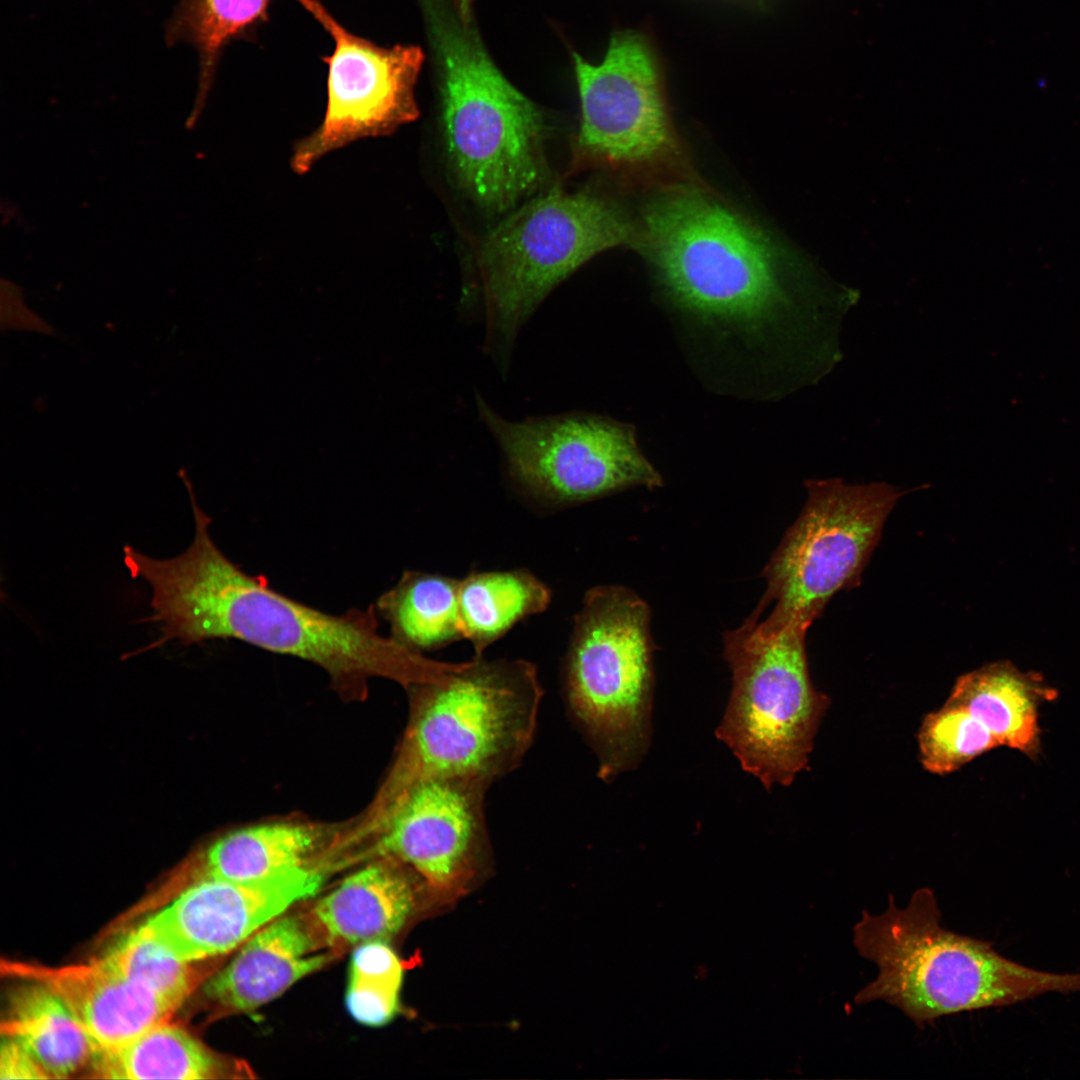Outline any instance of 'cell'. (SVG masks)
Masks as SVG:
<instances>
[{
	"label": "cell",
	"instance_id": "obj_1",
	"mask_svg": "<svg viewBox=\"0 0 1080 1080\" xmlns=\"http://www.w3.org/2000/svg\"><path fill=\"white\" fill-rule=\"evenodd\" d=\"M187 492L195 524L187 550L156 559L130 545L123 548L131 576L143 579L152 590L153 613L142 621L159 623L161 632L136 654L171 641L190 645L236 639L311 662L343 691L360 692L375 677L404 688L418 680L423 654L383 636L374 606L340 615L326 613L247 574L215 544L211 518L198 505L194 489Z\"/></svg>",
	"mask_w": 1080,
	"mask_h": 1080
},
{
	"label": "cell",
	"instance_id": "obj_2",
	"mask_svg": "<svg viewBox=\"0 0 1080 1080\" xmlns=\"http://www.w3.org/2000/svg\"><path fill=\"white\" fill-rule=\"evenodd\" d=\"M710 191L688 184L657 189L643 209L639 249L681 307L759 329L789 304L798 264L761 226Z\"/></svg>",
	"mask_w": 1080,
	"mask_h": 1080
},
{
	"label": "cell",
	"instance_id": "obj_3",
	"mask_svg": "<svg viewBox=\"0 0 1080 1080\" xmlns=\"http://www.w3.org/2000/svg\"><path fill=\"white\" fill-rule=\"evenodd\" d=\"M929 888L916 890L905 908L893 896L880 915L862 912L853 944L878 968L855 996L857 1004L884 1001L922 1027L964 1011L1011 1005L1049 993L1080 992V973L1054 974L1013 962L991 943L940 924Z\"/></svg>",
	"mask_w": 1080,
	"mask_h": 1080
},
{
	"label": "cell",
	"instance_id": "obj_4",
	"mask_svg": "<svg viewBox=\"0 0 1080 1080\" xmlns=\"http://www.w3.org/2000/svg\"><path fill=\"white\" fill-rule=\"evenodd\" d=\"M407 690L410 719L379 805L430 775L492 784L520 765L533 742L543 690L527 660L438 661Z\"/></svg>",
	"mask_w": 1080,
	"mask_h": 1080
},
{
	"label": "cell",
	"instance_id": "obj_5",
	"mask_svg": "<svg viewBox=\"0 0 1080 1080\" xmlns=\"http://www.w3.org/2000/svg\"><path fill=\"white\" fill-rule=\"evenodd\" d=\"M434 40L452 168L482 208L506 212L547 179L543 114L503 76L464 20L441 6Z\"/></svg>",
	"mask_w": 1080,
	"mask_h": 1080
},
{
	"label": "cell",
	"instance_id": "obj_6",
	"mask_svg": "<svg viewBox=\"0 0 1080 1080\" xmlns=\"http://www.w3.org/2000/svg\"><path fill=\"white\" fill-rule=\"evenodd\" d=\"M640 245V225L598 192L554 187L515 210L479 248L489 352L504 364L522 327L558 284L605 250Z\"/></svg>",
	"mask_w": 1080,
	"mask_h": 1080
},
{
	"label": "cell",
	"instance_id": "obj_7",
	"mask_svg": "<svg viewBox=\"0 0 1080 1080\" xmlns=\"http://www.w3.org/2000/svg\"><path fill=\"white\" fill-rule=\"evenodd\" d=\"M650 608L630 589L589 590L575 617L564 670L569 715L612 781L638 766L651 732Z\"/></svg>",
	"mask_w": 1080,
	"mask_h": 1080
},
{
	"label": "cell",
	"instance_id": "obj_8",
	"mask_svg": "<svg viewBox=\"0 0 1080 1080\" xmlns=\"http://www.w3.org/2000/svg\"><path fill=\"white\" fill-rule=\"evenodd\" d=\"M806 633L795 626L765 631L750 616L723 638L733 684L716 736L767 790L807 769L829 707L810 679Z\"/></svg>",
	"mask_w": 1080,
	"mask_h": 1080
},
{
	"label": "cell",
	"instance_id": "obj_9",
	"mask_svg": "<svg viewBox=\"0 0 1080 1080\" xmlns=\"http://www.w3.org/2000/svg\"><path fill=\"white\" fill-rule=\"evenodd\" d=\"M581 121L578 168H601L634 186L708 187L697 175L670 117L657 64L645 38L616 33L602 61L574 55Z\"/></svg>",
	"mask_w": 1080,
	"mask_h": 1080
},
{
	"label": "cell",
	"instance_id": "obj_10",
	"mask_svg": "<svg viewBox=\"0 0 1080 1080\" xmlns=\"http://www.w3.org/2000/svg\"><path fill=\"white\" fill-rule=\"evenodd\" d=\"M807 501L764 569L766 591L753 615L766 631L808 630L841 590L859 583L902 492L886 483L807 482Z\"/></svg>",
	"mask_w": 1080,
	"mask_h": 1080
},
{
	"label": "cell",
	"instance_id": "obj_11",
	"mask_svg": "<svg viewBox=\"0 0 1080 1080\" xmlns=\"http://www.w3.org/2000/svg\"><path fill=\"white\" fill-rule=\"evenodd\" d=\"M475 403L511 479L534 498L571 505L630 487L662 485L630 425L584 412L510 420L479 394Z\"/></svg>",
	"mask_w": 1080,
	"mask_h": 1080
},
{
	"label": "cell",
	"instance_id": "obj_12",
	"mask_svg": "<svg viewBox=\"0 0 1080 1080\" xmlns=\"http://www.w3.org/2000/svg\"><path fill=\"white\" fill-rule=\"evenodd\" d=\"M314 15L334 40L327 103L320 125L299 140L290 159L305 174L328 154L358 140L387 136L418 117L415 86L423 62L416 46L382 47L341 27L318 4Z\"/></svg>",
	"mask_w": 1080,
	"mask_h": 1080
},
{
	"label": "cell",
	"instance_id": "obj_13",
	"mask_svg": "<svg viewBox=\"0 0 1080 1080\" xmlns=\"http://www.w3.org/2000/svg\"><path fill=\"white\" fill-rule=\"evenodd\" d=\"M490 785L453 775L413 781L376 812V854L398 860L434 887L468 878L488 849Z\"/></svg>",
	"mask_w": 1080,
	"mask_h": 1080
},
{
	"label": "cell",
	"instance_id": "obj_14",
	"mask_svg": "<svg viewBox=\"0 0 1080 1080\" xmlns=\"http://www.w3.org/2000/svg\"><path fill=\"white\" fill-rule=\"evenodd\" d=\"M322 882V873L312 866L253 881L199 877L142 925L172 955L190 963L243 944L313 896Z\"/></svg>",
	"mask_w": 1080,
	"mask_h": 1080
},
{
	"label": "cell",
	"instance_id": "obj_15",
	"mask_svg": "<svg viewBox=\"0 0 1080 1080\" xmlns=\"http://www.w3.org/2000/svg\"><path fill=\"white\" fill-rule=\"evenodd\" d=\"M7 974L40 983L67 1005L98 1050L119 1047L168 1021L173 1006L117 973L99 958L50 967L6 962Z\"/></svg>",
	"mask_w": 1080,
	"mask_h": 1080
},
{
	"label": "cell",
	"instance_id": "obj_16",
	"mask_svg": "<svg viewBox=\"0 0 1080 1080\" xmlns=\"http://www.w3.org/2000/svg\"><path fill=\"white\" fill-rule=\"evenodd\" d=\"M307 918L280 916L249 937L204 986L207 998L230 1012H249L274 1000L329 960Z\"/></svg>",
	"mask_w": 1080,
	"mask_h": 1080
},
{
	"label": "cell",
	"instance_id": "obj_17",
	"mask_svg": "<svg viewBox=\"0 0 1080 1080\" xmlns=\"http://www.w3.org/2000/svg\"><path fill=\"white\" fill-rule=\"evenodd\" d=\"M409 870L392 857L379 856L320 898L307 920L321 946H357L397 934L415 905Z\"/></svg>",
	"mask_w": 1080,
	"mask_h": 1080
},
{
	"label": "cell",
	"instance_id": "obj_18",
	"mask_svg": "<svg viewBox=\"0 0 1080 1080\" xmlns=\"http://www.w3.org/2000/svg\"><path fill=\"white\" fill-rule=\"evenodd\" d=\"M1054 697L1039 674L999 661L960 676L947 700L966 708L999 745L1033 756L1039 750V704Z\"/></svg>",
	"mask_w": 1080,
	"mask_h": 1080
},
{
	"label": "cell",
	"instance_id": "obj_19",
	"mask_svg": "<svg viewBox=\"0 0 1080 1080\" xmlns=\"http://www.w3.org/2000/svg\"><path fill=\"white\" fill-rule=\"evenodd\" d=\"M336 832L328 825L290 822L241 828L207 848L192 880L213 877L253 881L308 867Z\"/></svg>",
	"mask_w": 1080,
	"mask_h": 1080
},
{
	"label": "cell",
	"instance_id": "obj_20",
	"mask_svg": "<svg viewBox=\"0 0 1080 1080\" xmlns=\"http://www.w3.org/2000/svg\"><path fill=\"white\" fill-rule=\"evenodd\" d=\"M24 982L10 993L1 1034L26 1047L51 1078L68 1077L91 1061L97 1047L59 996Z\"/></svg>",
	"mask_w": 1080,
	"mask_h": 1080
},
{
	"label": "cell",
	"instance_id": "obj_21",
	"mask_svg": "<svg viewBox=\"0 0 1080 1080\" xmlns=\"http://www.w3.org/2000/svg\"><path fill=\"white\" fill-rule=\"evenodd\" d=\"M459 584L443 575L406 571L374 607L398 643L420 653L436 650L463 639Z\"/></svg>",
	"mask_w": 1080,
	"mask_h": 1080
},
{
	"label": "cell",
	"instance_id": "obj_22",
	"mask_svg": "<svg viewBox=\"0 0 1080 1080\" xmlns=\"http://www.w3.org/2000/svg\"><path fill=\"white\" fill-rule=\"evenodd\" d=\"M550 602V589L528 571L472 573L459 584L463 638L472 644L474 656H483L516 623L543 612Z\"/></svg>",
	"mask_w": 1080,
	"mask_h": 1080
},
{
	"label": "cell",
	"instance_id": "obj_23",
	"mask_svg": "<svg viewBox=\"0 0 1080 1080\" xmlns=\"http://www.w3.org/2000/svg\"><path fill=\"white\" fill-rule=\"evenodd\" d=\"M90 1063L106 1079H208L222 1072L218 1058L182 1028L158 1023L127 1043L98 1050Z\"/></svg>",
	"mask_w": 1080,
	"mask_h": 1080
},
{
	"label": "cell",
	"instance_id": "obj_24",
	"mask_svg": "<svg viewBox=\"0 0 1080 1080\" xmlns=\"http://www.w3.org/2000/svg\"><path fill=\"white\" fill-rule=\"evenodd\" d=\"M271 0H180L166 30L169 44L186 42L198 52L199 102L207 95L223 48L264 20Z\"/></svg>",
	"mask_w": 1080,
	"mask_h": 1080
},
{
	"label": "cell",
	"instance_id": "obj_25",
	"mask_svg": "<svg viewBox=\"0 0 1080 1080\" xmlns=\"http://www.w3.org/2000/svg\"><path fill=\"white\" fill-rule=\"evenodd\" d=\"M403 968L386 941L357 945L349 967L345 1004L358 1023L379 1027L398 1013Z\"/></svg>",
	"mask_w": 1080,
	"mask_h": 1080
},
{
	"label": "cell",
	"instance_id": "obj_26",
	"mask_svg": "<svg viewBox=\"0 0 1080 1080\" xmlns=\"http://www.w3.org/2000/svg\"><path fill=\"white\" fill-rule=\"evenodd\" d=\"M98 958L175 1009L192 991L194 976L189 963L172 955L142 924Z\"/></svg>",
	"mask_w": 1080,
	"mask_h": 1080
},
{
	"label": "cell",
	"instance_id": "obj_27",
	"mask_svg": "<svg viewBox=\"0 0 1080 1080\" xmlns=\"http://www.w3.org/2000/svg\"><path fill=\"white\" fill-rule=\"evenodd\" d=\"M918 745L923 767L937 775L950 774L999 746L991 732L966 708L948 700L925 716Z\"/></svg>",
	"mask_w": 1080,
	"mask_h": 1080
},
{
	"label": "cell",
	"instance_id": "obj_28",
	"mask_svg": "<svg viewBox=\"0 0 1080 1080\" xmlns=\"http://www.w3.org/2000/svg\"><path fill=\"white\" fill-rule=\"evenodd\" d=\"M51 1078L33 1054L14 1038L3 1036L0 1050V1079Z\"/></svg>",
	"mask_w": 1080,
	"mask_h": 1080
},
{
	"label": "cell",
	"instance_id": "obj_29",
	"mask_svg": "<svg viewBox=\"0 0 1080 1080\" xmlns=\"http://www.w3.org/2000/svg\"><path fill=\"white\" fill-rule=\"evenodd\" d=\"M0 322L2 330L54 334V328L47 321L23 304L21 294L2 295Z\"/></svg>",
	"mask_w": 1080,
	"mask_h": 1080
},
{
	"label": "cell",
	"instance_id": "obj_30",
	"mask_svg": "<svg viewBox=\"0 0 1080 1080\" xmlns=\"http://www.w3.org/2000/svg\"><path fill=\"white\" fill-rule=\"evenodd\" d=\"M457 6L459 17L464 21H469L470 9L472 0H454Z\"/></svg>",
	"mask_w": 1080,
	"mask_h": 1080
}]
</instances>
